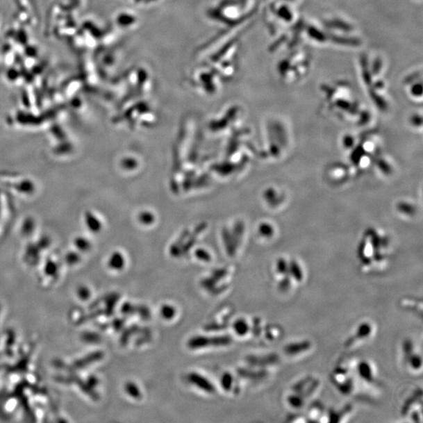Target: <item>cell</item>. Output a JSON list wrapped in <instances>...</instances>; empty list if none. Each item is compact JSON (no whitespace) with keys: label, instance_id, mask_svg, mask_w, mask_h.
<instances>
[{"label":"cell","instance_id":"1","mask_svg":"<svg viewBox=\"0 0 423 423\" xmlns=\"http://www.w3.org/2000/svg\"><path fill=\"white\" fill-rule=\"evenodd\" d=\"M381 231H367L358 249L360 271L374 274L384 271L390 263L392 242Z\"/></svg>","mask_w":423,"mask_h":423},{"label":"cell","instance_id":"2","mask_svg":"<svg viewBox=\"0 0 423 423\" xmlns=\"http://www.w3.org/2000/svg\"><path fill=\"white\" fill-rule=\"evenodd\" d=\"M322 386L321 379L315 375H306L299 379L286 391L284 398L286 406L292 412H301L314 401Z\"/></svg>","mask_w":423,"mask_h":423},{"label":"cell","instance_id":"3","mask_svg":"<svg viewBox=\"0 0 423 423\" xmlns=\"http://www.w3.org/2000/svg\"><path fill=\"white\" fill-rule=\"evenodd\" d=\"M329 378L336 390L343 396L353 397L360 390V385L354 371L352 359L339 361L330 372Z\"/></svg>","mask_w":423,"mask_h":423},{"label":"cell","instance_id":"4","mask_svg":"<svg viewBox=\"0 0 423 423\" xmlns=\"http://www.w3.org/2000/svg\"><path fill=\"white\" fill-rule=\"evenodd\" d=\"M376 332L377 327L375 323L367 320L361 321L347 337L343 347L347 351H354L372 340Z\"/></svg>","mask_w":423,"mask_h":423},{"label":"cell","instance_id":"5","mask_svg":"<svg viewBox=\"0 0 423 423\" xmlns=\"http://www.w3.org/2000/svg\"><path fill=\"white\" fill-rule=\"evenodd\" d=\"M401 354L404 369L413 376L422 372V355L417 343L410 338L404 339L401 345Z\"/></svg>","mask_w":423,"mask_h":423},{"label":"cell","instance_id":"6","mask_svg":"<svg viewBox=\"0 0 423 423\" xmlns=\"http://www.w3.org/2000/svg\"><path fill=\"white\" fill-rule=\"evenodd\" d=\"M355 376L360 385L369 386L370 388L379 384L376 366L373 361L367 358L352 359Z\"/></svg>","mask_w":423,"mask_h":423},{"label":"cell","instance_id":"7","mask_svg":"<svg viewBox=\"0 0 423 423\" xmlns=\"http://www.w3.org/2000/svg\"><path fill=\"white\" fill-rule=\"evenodd\" d=\"M422 390L415 389L404 401L401 413L404 418L412 422H422Z\"/></svg>","mask_w":423,"mask_h":423},{"label":"cell","instance_id":"8","mask_svg":"<svg viewBox=\"0 0 423 423\" xmlns=\"http://www.w3.org/2000/svg\"><path fill=\"white\" fill-rule=\"evenodd\" d=\"M314 349V342L309 339L293 340L282 347V354L287 359L297 360L308 356Z\"/></svg>","mask_w":423,"mask_h":423},{"label":"cell","instance_id":"9","mask_svg":"<svg viewBox=\"0 0 423 423\" xmlns=\"http://www.w3.org/2000/svg\"><path fill=\"white\" fill-rule=\"evenodd\" d=\"M247 363L251 366L258 367V369L271 371V369L280 367L282 356L277 353H269L262 355V356H250L247 358Z\"/></svg>","mask_w":423,"mask_h":423},{"label":"cell","instance_id":"10","mask_svg":"<svg viewBox=\"0 0 423 423\" xmlns=\"http://www.w3.org/2000/svg\"><path fill=\"white\" fill-rule=\"evenodd\" d=\"M306 422H328V408L320 401H313L305 408Z\"/></svg>","mask_w":423,"mask_h":423},{"label":"cell","instance_id":"11","mask_svg":"<svg viewBox=\"0 0 423 423\" xmlns=\"http://www.w3.org/2000/svg\"><path fill=\"white\" fill-rule=\"evenodd\" d=\"M231 342L232 339L230 336H196L189 340L188 347L194 349L210 346H228L231 345Z\"/></svg>","mask_w":423,"mask_h":423},{"label":"cell","instance_id":"12","mask_svg":"<svg viewBox=\"0 0 423 423\" xmlns=\"http://www.w3.org/2000/svg\"><path fill=\"white\" fill-rule=\"evenodd\" d=\"M289 278L296 290L304 285L308 279L304 263L295 257H290Z\"/></svg>","mask_w":423,"mask_h":423},{"label":"cell","instance_id":"13","mask_svg":"<svg viewBox=\"0 0 423 423\" xmlns=\"http://www.w3.org/2000/svg\"><path fill=\"white\" fill-rule=\"evenodd\" d=\"M355 408L352 404H346L340 408H328V422L340 423L349 421L354 415Z\"/></svg>","mask_w":423,"mask_h":423},{"label":"cell","instance_id":"14","mask_svg":"<svg viewBox=\"0 0 423 423\" xmlns=\"http://www.w3.org/2000/svg\"><path fill=\"white\" fill-rule=\"evenodd\" d=\"M398 306H399L401 310L413 313V314L419 316L422 320L423 315V303L421 298L404 297L398 301Z\"/></svg>","mask_w":423,"mask_h":423},{"label":"cell","instance_id":"15","mask_svg":"<svg viewBox=\"0 0 423 423\" xmlns=\"http://www.w3.org/2000/svg\"><path fill=\"white\" fill-rule=\"evenodd\" d=\"M268 342H276L283 338L285 330L279 324H266L263 334Z\"/></svg>","mask_w":423,"mask_h":423},{"label":"cell","instance_id":"16","mask_svg":"<svg viewBox=\"0 0 423 423\" xmlns=\"http://www.w3.org/2000/svg\"><path fill=\"white\" fill-rule=\"evenodd\" d=\"M189 381L192 383L194 384L197 388H200L202 390H205L207 393L213 394L215 392L216 389L214 388L213 385L208 381V380L199 375L197 373H191L188 376Z\"/></svg>","mask_w":423,"mask_h":423},{"label":"cell","instance_id":"17","mask_svg":"<svg viewBox=\"0 0 423 423\" xmlns=\"http://www.w3.org/2000/svg\"><path fill=\"white\" fill-rule=\"evenodd\" d=\"M233 329L235 333L239 336H247L251 333V326L244 318H239L234 324Z\"/></svg>","mask_w":423,"mask_h":423},{"label":"cell","instance_id":"18","mask_svg":"<svg viewBox=\"0 0 423 423\" xmlns=\"http://www.w3.org/2000/svg\"><path fill=\"white\" fill-rule=\"evenodd\" d=\"M176 315V309L173 306L165 305L161 309V315L165 320H170L174 318Z\"/></svg>","mask_w":423,"mask_h":423},{"label":"cell","instance_id":"19","mask_svg":"<svg viewBox=\"0 0 423 423\" xmlns=\"http://www.w3.org/2000/svg\"><path fill=\"white\" fill-rule=\"evenodd\" d=\"M126 391L128 395L135 398H140L141 396L138 386L133 383H126Z\"/></svg>","mask_w":423,"mask_h":423},{"label":"cell","instance_id":"20","mask_svg":"<svg viewBox=\"0 0 423 423\" xmlns=\"http://www.w3.org/2000/svg\"><path fill=\"white\" fill-rule=\"evenodd\" d=\"M222 385L226 390H230L232 388L233 377L231 374H224L222 379Z\"/></svg>","mask_w":423,"mask_h":423}]
</instances>
